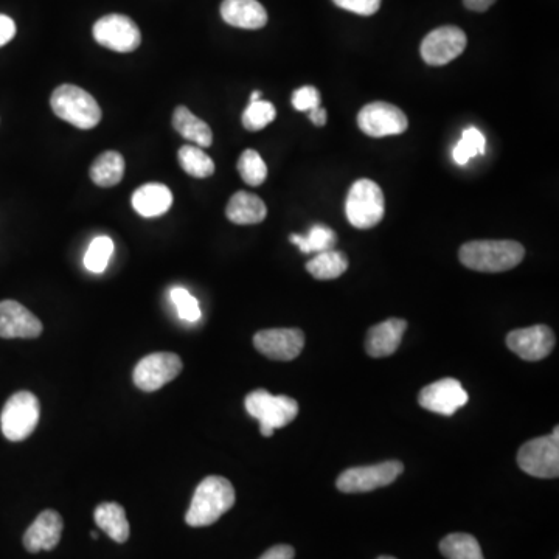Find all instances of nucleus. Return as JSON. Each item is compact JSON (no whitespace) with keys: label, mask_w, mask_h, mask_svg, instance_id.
<instances>
[{"label":"nucleus","mask_w":559,"mask_h":559,"mask_svg":"<svg viewBox=\"0 0 559 559\" xmlns=\"http://www.w3.org/2000/svg\"><path fill=\"white\" fill-rule=\"evenodd\" d=\"M525 249L518 241L480 240L471 241L460 247L459 258L463 266L473 271H510L524 260Z\"/></svg>","instance_id":"nucleus-1"},{"label":"nucleus","mask_w":559,"mask_h":559,"mask_svg":"<svg viewBox=\"0 0 559 559\" xmlns=\"http://www.w3.org/2000/svg\"><path fill=\"white\" fill-rule=\"evenodd\" d=\"M235 505V490L232 483L221 476L205 477L191 500L185 514L190 527H209Z\"/></svg>","instance_id":"nucleus-2"},{"label":"nucleus","mask_w":559,"mask_h":559,"mask_svg":"<svg viewBox=\"0 0 559 559\" xmlns=\"http://www.w3.org/2000/svg\"><path fill=\"white\" fill-rule=\"evenodd\" d=\"M50 106L56 117L78 129H92L100 123L101 108L89 92L75 84H61L53 91Z\"/></svg>","instance_id":"nucleus-3"},{"label":"nucleus","mask_w":559,"mask_h":559,"mask_svg":"<svg viewBox=\"0 0 559 559\" xmlns=\"http://www.w3.org/2000/svg\"><path fill=\"white\" fill-rule=\"evenodd\" d=\"M247 414L260 421L263 437H272L275 429L285 428L299 415V404L285 395H271L268 390H255L244 401Z\"/></svg>","instance_id":"nucleus-4"},{"label":"nucleus","mask_w":559,"mask_h":559,"mask_svg":"<svg viewBox=\"0 0 559 559\" xmlns=\"http://www.w3.org/2000/svg\"><path fill=\"white\" fill-rule=\"evenodd\" d=\"M386 213V199L381 187L370 179H359L351 185L345 201L348 223L356 229H372Z\"/></svg>","instance_id":"nucleus-5"},{"label":"nucleus","mask_w":559,"mask_h":559,"mask_svg":"<svg viewBox=\"0 0 559 559\" xmlns=\"http://www.w3.org/2000/svg\"><path fill=\"white\" fill-rule=\"evenodd\" d=\"M41 417V406L32 392L11 396L0 415V429L7 440L24 441L35 432Z\"/></svg>","instance_id":"nucleus-6"},{"label":"nucleus","mask_w":559,"mask_h":559,"mask_svg":"<svg viewBox=\"0 0 559 559\" xmlns=\"http://www.w3.org/2000/svg\"><path fill=\"white\" fill-rule=\"evenodd\" d=\"M519 468L528 476L556 479L559 476V428L547 437L530 440L519 449Z\"/></svg>","instance_id":"nucleus-7"},{"label":"nucleus","mask_w":559,"mask_h":559,"mask_svg":"<svg viewBox=\"0 0 559 559\" xmlns=\"http://www.w3.org/2000/svg\"><path fill=\"white\" fill-rule=\"evenodd\" d=\"M403 471L404 465L398 460L373 466H358L344 471L337 479L336 487L347 494L370 493L395 482Z\"/></svg>","instance_id":"nucleus-8"},{"label":"nucleus","mask_w":559,"mask_h":559,"mask_svg":"<svg viewBox=\"0 0 559 559\" xmlns=\"http://www.w3.org/2000/svg\"><path fill=\"white\" fill-rule=\"evenodd\" d=\"M358 126L367 136L381 139L387 136H400L406 132L409 128V120L398 106L386 101H375L359 111Z\"/></svg>","instance_id":"nucleus-9"},{"label":"nucleus","mask_w":559,"mask_h":559,"mask_svg":"<svg viewBox=\"0 0 559 559\" xmlns=\"http://www.w3.org/2000/svg\"><path fill=\"white\" fill-rule=\"evenodd\" d=\"M94 38L100 46L119 53L134 52L142 42L136 22L123 14H108L94 25Z\"/></svg>","instance_id":"nucleus-10"},{"label":"nucleus","mask_w":559,"mask_h":559,"mask_svg":"<svg viewBox=\"0 0 559 559\" xmlns=\"http://www.w3.org/2000/svg\"><path fill=\"white\" fill-rule=\"evenodd\" d=\"M468 38L462 28L454 25L435 28L421 42V58L429 66H445L465 52Z\"/></svg>","instance_id":"nucleus-11"},{"label":"nucleus","mask_w":559,"mask_h":559,"mask_svg":"<svg viewBox=\"0 0 559 559\" xmlns=\"http://www.w3.org/2000/svg\"><path fill=\"white\" fill-rule=\"evenodd\" d=\"M182 372V361L174 353H153L146 356L134 369V384L143 392H156L165 384L178 378Z\"/></svg>","instance_id":"nucleus-12"},{"label":"nucleus","mask_w":559,"mask_h":559,"mask_svg":"<svg viewBox=\"0 0 559 559\" xmlns=\"http://www.w3.org/2000/svg\"><path fill=\"white\" fill-rule=\"evenodd\" d=\"M468 393L462 382L454 378L440 379L424 387L418 396L420 406L434 414L451 417L457 410L468 404Z\"/></svg>","instance_id":"nucleus-13"},{"label":"nucleus","mask_w":559,"mask_h":559,"mask_svg":"<svg viewBox=\"0 0 559 559\" xmlns=\"http://www.w3.org/2000/svg\"><path fill=\"white\" fill-rule=\"evenodd\" d=\"M254 345L261 355L274 361H292L299 358L305 347V334L297 328H274L258 331Z\"/></svg>","instance_id":"nucleus-14"},{"label":"nucleus","mask_w":559,"mask_h":559,"mask_svg":"<svg viewBox=\"0 0 559 559\" xmlns=\"http://www.w3.org/2000/svg\"><path fill=\"white\" fill-rule=\"evenodd\" d=\"M555 334L546 325H533L511 331L507 336V345L514 355L528 362L547 358L555 347Z\"/></svg>","instance_id":"nucleus-15"},{"label":"nucleus","mask_w":559,"mask_h":559,"mask_svg":"<svg viewBox=\"0 0 559 559\" xmlns=\"http://www.w3.org/2000/svg\"><path fill=\"white\" fill-rule=\"evenodd\" d=\"M41 320L14 300L0 302V337L2 339H36L41 336Z\"/></svg>","instance_id":"nucleus-16"},{"label":"nucleus","mask_w":559,"mask_h":559,"mask_svg":"<svg viewBox=\"0 0 559 559\" xmlns=\"http://www.w3.org/2000/svg\"><path fill=\"white\" fill-rule=\"evenodd\" d=\"M64 522L55 510L42 511L24 535V547L30 553L53 550L61 541Z\"/></svg>","instance_id":"nucleus-17"},{"label":"nucleus","mask_w":559,"mask_h":559,"mask_svg":"<svg viewBox=\"0 0 559 559\" xmlns=\"http://www.w3.org/2000/svg\"><path fill=\"white\" fill-rule=\"evenodd\" d=\"M407 322L403 319H389L370 328L365 339V350L372 358L392 356L403 341Z\"/></svg>","instance_id":"nucleus-18"},{"label":"nucleus","mask_w":559,"mask_h":559,"mask_svg":"<svg viewBox=\"0 0 559 559\" xmlns=\"http://www.w3.org/2000/svg\"><path fill=\"white\" fill-rule=\"evenodd\" d=\"M221 18L232 27L258 30L268 24V11L258 0H224Z\"/></svg>","instance_id":"nucleus-19"},{"label":"nucleus","mask_w":559,"mask_h":559,"mask_svg":"<svg viewBox=\"0 0 559 559\" xmlns=\"http://www.w3.org/2000/svg\"><path fill=\"white\" fill-rule=\"evenodd\" d=\"M173 205L170 188L164 184H145L132 195V207L143 218L165 215Z\"/></svg>","instance_id":"nucleus-20"},{"label":"nucleus","mask_w":559,"mask_h":559,"mask_svg":"<svg viewBox=\"0 0 559 559\" xmlns=\"http://www.w3.org/2000/svg\"><path fill=\"white\" fill-rule=\"evenodd\" d=\"M226 216L230 223L252 226V224L263 223L268 216V207L260 196L252 195L247 191H238L227 204Z\"/></svg>","instance_id":"nucleus-21"},{"label":"nucleus","mask_w":559,"mask_h":559,"mask_svg":"<svg viewBox=\"0 0 559 559\" xmlns=\"http://www.w3.org/2000/svg\"><path fill=\"white\" fill-rule=\"evenodd\" d=\"M95 522L98 528L103 530L112 541L123 542L129 539V522L126 518L125 508L115 502H105V504L98 505L95 508L94 514Z\"/></svg>","instance_id":"nucleus-22"},{"label":"nucleus","mask_w":559,"mask_h":559,"mask_svg":"<svg viewBox=\"0 0 559 559\" xmlns=\"http://www.w3.org/2000/svg\"><path fill=\"white\" fill-rule=\"evenodd\" d=\"M173 128L181 134L184 139L198 145L199 148H209L213 143V132L204 120L198 119L190 109L178 106L174 109Z\"/></svg>","instance_id":"nucleus-23"},{"label":"nucleus","mask_w":559,"mask_h":559,"mask_svg":"<svg viewBox=\"0 0 559 559\" xmlns=\"http://www.w3.org/2000/svg\"><path fill=\"white\" fill-rule=\"evenodd\" d=\"M89 174L98 187L119 185L125 176V159L117 151H106L95 159Z\"/></svg>","instance_id":"nucleus-24"},{"label":"nucleus","mask_w":559,"mask_h":559,"mask_svg":"<svg viewBox=\"0 0 559 559\" xmlns=\"http://www.w3.org/2000/svg\"><path fill=\"white\" fill-rule=\"evenodd\" d=\"M347 269V255L334 249L320 252L306 264V271L317 280H334L344 275Z\"/></svg>","instance_id":"nucleus-25"},{"label":"nucleus","mask_w":559,"mask_h":559,"mask_svg":"<svg viewBox=\"0 0 559 559\" xmlns=\"http://www.w3.org/2000/svg\"><path fill=\"white\" fill-rule=\"evenodd\" d=\"M440 552L448 559H485L479 541L468 533H451L440 542Z\"/></svg>","instance_id":"nucleus-26"},{"label":"nucleus","mask_w":559,"mask_h":559,"mask_svg":"<svg viewBox=\"0 0 559 559\" xmlns=\"http://www.w3.org/2000/svg\"><path fill=\"white\" fill-rule=\"evenodd\" d=\"M178 159L182 170L188 176H193V178H210L215 173V162L199 146H182L181 150H179Z\"/></svg>","instance_id":"nucleus-27"},{"label":"nucleus","mask_w":559,"mask_h":559,"mask_svg":"<svg viewBox=\"0 0 559 559\" xmlns=\"http://www.w3.org/2000/svg\"><path fill=\"white\" fill-rule=\"evenodd\" d=\"M291 243L297 244L303 254H320L325 250H333L337 243L336 232L330 227L316 224L311 227L310 233L303 237V235H291L289 237Z\"/></svg>","instance_id":"nucleus-28"},{"label":"nucleus","mask_w":559,"mask_h":559,"mask_svg":"<svg viewBox=\"0 0 559 559\" xmlns=\"http://www.w3.org/2000/svg\"><path fill=\"white\" fill-rule=\"evenodd\" d=\"M487 140L477 128H468L463 131L462 139L455 145L452 157L459 165L468 164L469 160L485 154Z\"/></svg>","instance_id":"nucleus-29"},{"label":"nucleus","mask_w":559,"mask_h":559,"mask_svg":"<svg viewBox=\"0 0 559 559\" xmlns=\"http://www.w3.org/2000/svg\"><path fill=\"white\" fill-rule=\"evenodd\" d=\"M238 171L241 179L252 187H260L268 179V167L264 164L263 157L255 150H246L241 154Z\"/></svg>","instance_id":"nucleus-30"},{"label":"nucleus","mask_w":559,"mask_h":559,"mask_svg":"<svg viewBox=\"0 0 559 559\" xmlns=\"http://www.w3.org/2000/svg\"><path fill=\"white\" fill-rule=\"evenodd\" d=\"M114 254V241L105 235L94 238L84 255V266L94 274H101L108 268L109 260Z\"/></svg>","instance_id":"nucleus-31"},{"label":"nucleus","mask_w":559,"mask_h":559,"mask_svg":"<svg viewBox=\"0 0 559 559\" xmlns=\"http://www.w3.org/2000/svg\"><path fill=\"white\" fill-rule=\"evenodd\" d=\"M275 117H277L275 106L269 101L260 100L249 103L241 120H243V126L247 131L255 132L266 128L269 123L274 122Z\"/></svg>","instance_id":"nucleus-32"},{"label":"nucleus","mask_w":559,"mask_h":559,"mask_svg":"<svg viewBox=\"0 0 559 559\" xmlns=\"http://www.w3.org/2000/svg\"><path fill=\"white\" fill-rule=\"evenodd\" d=\"M171 300H173L174 306L178 310L179 317L185 322L193 323L201 319L202 313L198 300L191 296L187 289H171Z\"/></svg>","instance_id":"nucleus-33"},{"label":"nucleus","mask_w":559,"mask_h":559,"mask_svg":"<svg viewBox=\"0 0 559 559\" xmlns=\"http://www.w3.org/2000/svg\"><path fill=\"white\" fill-rule=\"evenodd\" d=\"M292 106L299 112L320 108V92L314 86H303L292 94Z\"/></svg>","instance_id":"nucleus-34"},{"label":"nucleus","mask_w":559,"mask_h":559,"mask_svg":"<svg viewBox=\"0 0 559 559\" xmlns=\"http://www.w3.org/2000/svg\"><path fill=\"white\" fill-rule=\"evenodd\" d=\"M337 7L359 16H372L381 8V0H333Z\"/></svg>","instance_id":"nucleus-35"},{"label":"nucleus","mask_w":559,"mask_h":559,"mask_svg":"<svg viewBox=\"0 0 559 559\" xmlns=\"http://www.w3.org/2000/svg\"><path fill=\"white\" fill-rule=\"evenodd\" d=\"M16 36V24L7 14H0V47L7 46Z\"/></svg>","instance_id":"nucleus-36"},{"label":"nucleus","mask_w":559,"mask_h":559,"mask_svg":"<svg viewBox=\"0 0 559 559\" xmlns=\"http://www.w3.org/2000/svg\"><path fill=\"white\" fill-rule=\"evenodd\" d=\"M296 552L291 546L280 544V546L271 547L268 552H264L260 559H294Z\"/></svg>","instance_id":"nucleus-37"},{"label":"nucleus","mask_w":559,"mask_h":559,"mask_svg":"<svg viewBox=\"0 0 559 559\" xmlns=\"http://www.w3.org/2000/svg\"><path fill=\"white\" fill-rule=\"evenodd\" d=\"M463 4H465L468 10L483 13V11H487L488 8H491V5L496 4V0H463Z\"/></svg>","instance_id":"nucleus-38"},{"label":"nucleus","mask_w":559,"mask_h":559,"mask_svg":"<svg viewBox=\"0 0 559 559\" xmlns=\"http://www.w3.org/2000/svg\"><path fill=\"white\" fill-rule=\"evenodd\" d=\"M311 122L316 126H325L327 123V111L323 108H316L310 111Z\"/></svg>","instance_id":"nucleus-39"},{"label":"nucleus","mask_w":559,"mask_h":559,"mask_svg":"<svg viewBox=\"0 0 559 559\" xmlns=\"http://www.w3.org/2000/svg\"><path fill=\"white\" fill-rule=\"evenodd\" d=\"M260 100H261V92L260 91L252 92V95H250V103H255V101H260Z\"/></svg>","instance_id":"nucleus-40"},{"label":"nucleus","mask_w":559,"mask_h":559,"mask_svg":"<svg viewBox=\"0 0 559 559\" xmlns=\"http://www.w3.org/2000/svg\"><path fill=\"white\" fill-rule=\"evenodd\" d=\"M378 559H396V558H392V556H379Z\"/></svg>","instance_id":"nucleus-41"},{"label":"nucleus","mask_w":559,"mask_h":559,"mask_svg":"<svg viewBox=\"0 0 559 559\" xmlns=\"http://www.w3.org/2000/svg\"><path fill=\"white\" fill-rule=\"evenodd\" d=\"M92 538H94V539H98V535H97V533H95V532H94V533H92Z\"/></svg>","instance_id":"nucleus-42"}]
</instances>
